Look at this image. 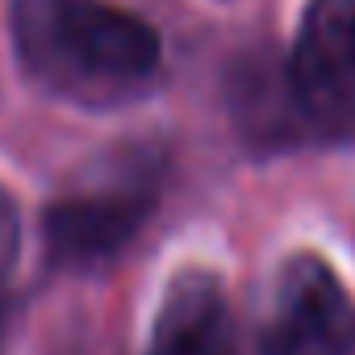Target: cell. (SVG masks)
Returning a JSON list of instances; mask_svg holds the SVG:
<instances>
[{
  "instance_id": "1",
  "label": "cell",
  "mask_w": 355,
  "mask_h": 355,
  "mask_svg": "<svg viewBox=\"0 0 355 355\" xmlns=\"http://www.w3.org/2000/svg\"><path fill=\"white\" fill-rule=\"evenodd\" d=\"M13 42L46 88L88 105L142 88L159 67L155 30L105 0H13Z\"/></svg>"
},
{
  "instance_id": "2",
  "label": "cell",
  "mask_w": 355,
  "mask_h": 355,
  "mask_svg": "<svg viewBox=\"0 0 355 355\" xmlns=\"http://www.w3.org/2000/svg\"><path fill=\"white\" fill-rule=\"evenodd\" d=\"M159 197V159L117 150L96 163L46 209V243L59 259H105L130 243Z\"/></svg>"
},
{
  "instance_id": "3",
  "label": "cell",
  "mask_w": 355,
  "mask_h": 355,
  "mask_svg": "<svg viewBox=\"0 0 355 355\" xmlns=\"http://www.w3.org/2000/svg\"><path fill=\"white\" fill-rule=\"evenodd\" d=\"M284 71L313 134H355V0H309Z\"/></svg>"
},
{
  "instance_id": "4",
  "label": "cell",
  "mask_w": 355,
  "mask_h": 355,
  "mask_svg": "<svg viewBox=\"0 0 355 355\" xmlns=\"http://www.w3.org/2000/svg\"><path fill=\"white\" fill-rule=\"evenodd\" d=\"M259 355H355V301L322 255L280 268Z\"/></svg>"
},
{
  "instance_id": "5",
  "label": "cell",
  "mask_w": 355,
  "mask_h": 355,
  "mask_svg": "<svg viewBox=\"0 0 355 355\" xmlns=\"http://www.w3.org/2000/svg\"><path fill=\"white\" fill-rule=\"evenodd\" d=\"M146 355H239L234 313L214 272L189 268L167 284Z\"/></svg>"
},
{
  "instance_id": "6",
  "label": "cell",
  "mask_w": 355,
  "mask_h": 355,
  "mask_svg": "<svg viewBox=\"0 0 355 355\" xmlns=\"http://www.w3.org/2000/svg\"><path fill=\"white\" fill-rule=\"evenodd\" d=\"M230 113L239 117L243 134L259 146H284L288 138L309 130V121H305L293 88H288V71L276 55H251L234 67Z\"/></svg>"
},
{
  "instance_id": "7",
  "label": "cell",
  "mask_w": 355,
  "mask_h": 355,
  "mask_svg": "<svg viewBox=\"0 0 355 355\" xmlns=\"http://www.w3.org/2000/svg\"><path fill=\"white\" fill-rule=\"evenodd\" d=\"M17 251H21V222H17L13 197L0 189V293H5V288H9V280H13Z\"/></svg>"
}]
</instances>
